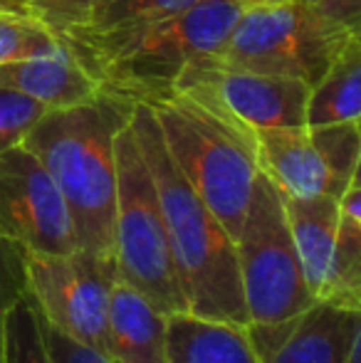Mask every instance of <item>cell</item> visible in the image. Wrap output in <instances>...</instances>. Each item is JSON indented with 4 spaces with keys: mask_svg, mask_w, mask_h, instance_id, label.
I'll return each instance as SVG.
<instances>
[{
    "mask_svg": "<svg viewBox=\"0 0 361 363\" xmlns=\"http://www.w3.org/2000/svg\"><path fill=\"white\" fill-rule=\"evenodd\" d=\"M60 38L25 5V0H0V65L48 52Z\"/></svg>",
    "mask_w": 361,
    "mask_h": 363,
    "instance_id": "obj_19",
    "label": "cell"
},
{
    "mask_svg": "<svg viewBox=\"0 0 361 363\" xmlns=\"http://www.w3.org/2000/svg\"><path fill=\"white\" fill-rule=\"evenodd\" d=\"M240 15L235 0H198L154 23L109 33L70 28L57 33L82 69L104 94L136 104L169 96L183 69L218 52Z\"/></svg>",
    "mask_w": 361,
    "mask_h": 363,
    "instance_id": "obj_1",
    "label": "cell"
},
{
    "mask_svg": "<svg viewBox=\"0 0 361 363\" xmlns=\"http://www.w3.org/2000/svg\"><path fill=\"white\" fill-rule=\"evenodd\" d=\"M198 0H109V3L99 5L91 10L77 30H87V33H109V30L131 28V25H144L154 23V20L169 18L181 10L196 5Z\"/></svg>",
    "mask_w": 361,
    "mask_h": 363,
    "instance_id": "obj_21",
    "label": "cell"
},
{
    "mask_svg": "<svg viewBox=\"0 0 361 363\" xmlns=\"http://www.w3.org/2000/svg\"><path fill=\"white\" fill-rule=\"evenodd\" d=\"M0 86L40 101L45 109L84 104L101 94L96 82L84 72L62 40L48 52L0 65Z\"/></svg>",
    "mask_w": 361,
    "mask_h": 363,
    "instance_id": "obj_15",
    "label": "cell"
},
{
    "mask_svg": "<svg viewBox=\"0 0 361 363\" xmlns=\"http://www.w3.org/2000/svg\"><path fill=\"white\" fill-rule=\"evenodd\" d=\"M257 363H347L361 344V309L314 301L282 324L248 326Z\"/></svg>",
    "mask_w": 361,
    "mask_h": 363,
    "instance_id": "obj_11",
    "label": "cell"
},
{
    "mask_svg": "<svg viewBox=\"0 0 361 363\" xmlns=\"http://www.w3.org/2000/svg\"><path fill=\"white\" fill-rule=\"evenodd\" d=\"M171 94H183L243 131L304 124L309 86L292 77L231 67L206 55L181 72Z\"/></svg>",
    "mask_w": 361,
    "mask_h": 363,
    "instance_id": "obj_8",
    "label": "cell"
},
{
    "mask_svg": "<svg viewBox=\"0 0 361 363\" xmlns=\"http://www.w3.org/2000/svg\"><path fill=\"white\" fill-rule=\"evenodd\" d=\"M129 126L154 178L186 311L248 326L233 238L171 161L149 104H131Z\"/></svg>",
    "mask_w": 361,
    "mask_h": 363,
    "instance_id": "obj_2",
    "label": "cell"
},
{
    "mask_svg": "<svg viewBox=\"0 0 361 363\" xmlns=\"http://www.w3.org/2000/svg\"><path fill=\"white\" fill-rule=\"evenodd\" d=\"M28 289L40 314L65 336L104 351L106 311L116 279L114 257L72 250L67 255L25 252Z\"/></svg>",
    "mask_w": 361,
    "mask_h": 363,
    "instance_id": "obj_9",
    "label": "cell"
},
{
    "mask_svg": "<svg viewBox=\"0 0 361 363\" xmlns=\"http://www.w3.org/2000/svg\"><path fill=\"white\" fill-rule=\"evenodd\" d=\"M0 235L28 255L77 250L62 193L48 168L23 144L0 153Z\"/></svg>",
    "mask_w": 361,
    "mask_h": 363,
    "instance_id": "obj_10",
    "label": "cell"
},
{
    "mask_svg": "<svg viewBox=\"0 0 361 363\" xmlns=\"http://www.w3.org/2000/svg\"><path fill=\"white\" fill-rule=\"evenodd\" d=\"M361 116V38L342 50L329 69L309 86L304 124L359 121Z\"/></svg>",
    "mask_w": 361,
    "mask_h": 363,
    "instance_id": "obj_17",
    "label": "cell"
},
{
    "mask_svg": "<svg viewBox=\"0 0 361 363\" xmlns=\"http://www.w3.org/2000/svg\"><path fill=\"white\" fill-rule=\"evenodd\" d=\"M257 166L287 198H342L337 181L307 124L255 131Z\"/></svg>",
    "mask_w": 361,
    "mask_h": 363,
    "instance_id": "obj_12",
    "label": "cell"
},
{
    "mask_svg": "<svg viewBox=\"0 0 361 363\" xmlns=\"http://www.w3.org/2000/svg\"><path fill=\"white\" fill-rule=\"evenodd\" d=\"M131 106L101 91L84 104L48 109L23 146L48 168L67 203L77 250L111 257L116 211V134Z\"/></svg>",
    "mask_w": 361,
    "mask_h": 363,
    "instance_id": "obj_3",
    "label": "cell"
},
{
    "mask_svg": "<svg viewBox=\"0 0 361 363\" xmlns=\"http://www.w3.org/2000/svg\"><path fill=\"white\" fill-rule=\"evenodd\" d=\"M354 38H361L359 30L317 13L304 0H279L240 10L226 43L211 57L312 86Z\"/></svg>",
    "mask_w": 361,
    "mask_h": 363,
    "instance_id": "obj_5",
    "label": "cell"
},
{
    "mask_svg": "<svg viewBox=\"0 0 361 363\" xmlns=\"http://www.w3.org/2000/svg\"><path fill=\"white\" fill-rule=\"evenodd\" d=\"M240 5V10H250V8H260V5H270V3H279V0H235Z\"/></svg>",
    "mask_w": 361,
    "mask_h": 363,
    "instance_id": "obj_27",
    "label": "cell"
},
{
    "mask_svg": "<svg viewBox=\"0 0 361 363\" xmlns=\"http://www.w3.org/2000/svg\"><path fill=\"white\" fill-rule=\"evenodd\" d=\"M334 304L361 309V178L357 176L339 198L337 228V277Z\"/></svg>",
    "mask_w": 361,
    "mask_h": 363,
    "instance_id": "obj_18",
    "label": "cell"
},
{
    "mask_svg": "<svg viewBox=\"0 0 361 363\" xmlns=\"http://www.w3.org/2000/svg\"><path fill=\"white\" fill-rule=\"evenodd\" d=\"M109 0H25L30 10L52 30L55 35L79 25L84 18Z\"/></svg>",
    "mask_w": 361,
    "mask_h": 363,
    "instance_id": "obj_24",
    "label": "cell"
},
{
    "mask_svg": "<svg viewBox=\"0 0 361 363\" xmlns=\"http://www.w3.org/2000/svg\"><path fill=\"white\" fill-rule=\"evenodd\" d=\"M149 109L171 161L235 242L260 173L255 134L218 119L183 94L149 101Z\"/></svg>",
    "mask_w": 361,
    "mask_h": 363,
    "instance_id": "obj_4",
    "label": "cell"
},
{
    "mask_svg": "<svg viewBox=\"0 0 361 363\" xmlns=\"http://www.w3.org/2000/svg\"><path fill=\"white\" fill-rule=\"evenodd\" d=\"M43 334H45V344H48L52 363H114L104 351H96V349H91V346H84V344H79V341L70 339L62 331L50 326L45 319H43Z\"/></svg>",
    "mask_w": 361,
    "mask_h": 363,
    "instance_id": "obj_25",
    "label": "cell"
},
{
    "mask_svg": "<svg viewBox=\"0 0 361 363\" xmlns=\"http://www.w3.org/2000/svg\"><path fill=\"white\" fill-rule=\"evenodd\" d=\"M235 257L248 326L282 324L317 301L294 255L282 193L262 171L235 238Z\"/></svg>",
    "mask_w": 361,
    "mask_h": 363,
    "instance_id": "obj_7",
    "label": "cell"
},
{
    "mask_svg": "<svg viewBox=\"0 0 361 363\" xmlns=\"http://www.w3.org/2000/svg\"><path fill=\"white\" fill-rule=\"evenodd\" d=\"M309 8L317 13L327 15V18L337 20V23L347 25L352 30H359L361 25V0H304Z\"/></svg>",
    "mask_w": 361,
    "mask_h": 363,
    "instance_id": "obj_26",
    "label": "cell"
},
{
    "mask_svg": "<svg viewBox=\"0 0 361 363\" xmlns=\"http://www.w3.org/2000/svg\"><path fill=\"white\" fill-rule=\"evenodd\" d=\"M104 354L114 363H166V314L121 277L111 287Z\"/></svg>",
    "mask_w": 361,
    "mask_h": 363,
    "instance_id": "obj_14",
    "label": "cell"
},
{
    "mask_svg": "<svg viewBox=\"0 0 361 363\" xmlns=\"http://www.w3.org/2000/svg\"><path fill=\"white\" fill-rule=\"evenodd\" d=\"M166 363H257L248 326L193 311L166 314Z\"/></svg>",
    "mask_w": 361,
    "mask_h": 363,
    "instance_id": "obj_16",
    "label": "cell"
},
{
    "mask_svg": "<svg viewBox=\"0 0 361 363\" xmlns=\"http://www.w3.org/2000/svg\"><path fill=\"white\" fill-rule=\"evenodd\" d=\"M347 363H361V344H357V346L352 349V354H349Z\"/></svg>",
    "mask_w": 361,
    "mask_h": 363,
    "instance_id": "obj_28",
    "label": "cell"
},
{
    "mask_svg": "<svg viewBox=\"0 0 361 363\" xmlns=\"http://www.w3.org/2000/svg\"><path fill=\"white\" fill-rule=\"evenodd\" d=\"M25 291V250L0 235V363H5V316Z\"/></svg>",
    "mask_w": 361,
    "mask_h": 363,
    "instance_id": "obj_23",
    "label": "cell"
},
{
    "mask_svg": "<svg viewBox=\"0 0 361 363\" xmlns=\"http://www.w3.org/2000/svg\"><path fill=\"white\" fill-rule=\"evenodd\" d=\"M5 363H52L43 334V314L30 289L5 316Z\"/></svg>",
    "mask_w": 361,
    "mask_h": 363,
    "instance_id": "obj_20",
    "label": "cell"
},
{
    "mask_svg": "<svg viewBox=\"0 0 361 363\" xmlns=\"http://www.w3.org/2000/svg\"><path fill=\"white\" fill-rule=\"evenodd\" d=\"M114 151L116 211L111 257L116 277L149 296L164 314L186 311L154 178L136 146L129 121L116 134Z\"/></svg>",
    "mask_w": 361,
    "mask_h": 363,
    "instance_id": "obj_6",
    "label": "cell"
},
{
    "mask_svg": "<svg viewBox=\"0 0 361 363\" xmlns=\"http://www.w3.org/2000/svg\"><path fill=\"white\" fill-rule=\"evenodd\" d=\"M282 201L289 238H292V247L307 289L317 301H329L334 291V277H337L339 201L329 196H282Z\"/></svg>",
    "mask_w": 361,
    "mask_h": 363,
    "instance_id": "obj_13",
    "label": "cell"
},
{
    "mask_svg": "<svg viewBox=\"0 0 361 363\" xmlns=\"http://www.w3.org/2000/svg\"><path fill=\"white\" fill-rule=\"evenodd\" d=\"M45 111L48 109L40 101L8 86H0V153L23 144V139Z\"/></svg>",
    "mask_w": 361,
    "mask_h": 363,
    "instance_id": "obj_22",
    "label": "cell"
}]
</instances>
